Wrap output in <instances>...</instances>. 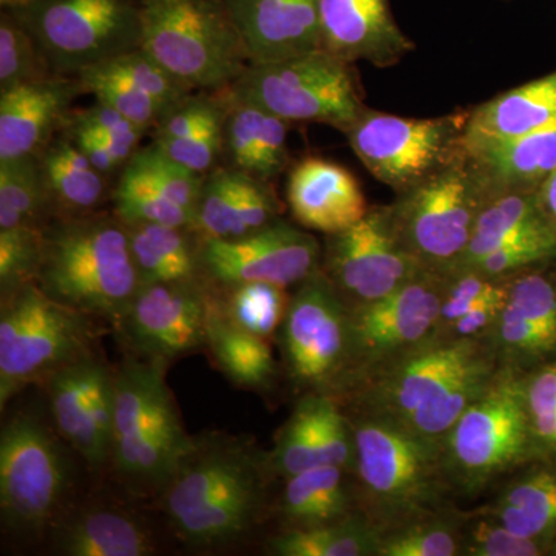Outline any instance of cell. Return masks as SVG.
I'll return each instance as SVG.
<instances>
[{"label":"cell","mask_w":556,"mask_h":556,"mask_svg":"<svg viewBox=\"0 0 556 556\" xmlns=\"http://www.w3.org/2000/svg\"><path fill=\"white\" fill-rule=\"evenodd\" d=\"M526 241H556V229L541 211L535 192L493 197L482 207L470 243L452 269L467 268L490 252Z\"/></svg>","instance_id":"cell-30"},{"label":"cell","mask_w":556,"mask_h":556,"mask_svg":"<svg viewBox=\"0 0 556 556\" xmlns=\"http://www.w3.org/2000/svg\"><path fill=\"white\" fill-rule=\"evenodd\" d=\"M493 340L503 367L515 371L556 361V258L510 276Z\"/></svg>","instance_id":"cell-19"},{"label":"cell","mask_w":556,"mask_h":556,"mask_svg":"<svg viewBox=\"0 0 556 556\" xmlns=\"http://www.w3.org/2000/svg\"><path fill=\"white\" fill-rule=\"evenodd\" d=\"M65 126L68 127L67 137L78 146L80 152L90 161L91 166L101 172L104 177L121 167L118 161L113 159L104 142L93 131L84 129V127L73 126V124H65Z\"/></svg>","instance_id":"cell-51"},{"label":"cell","mask_w":556,"mask_h":556,"mask_svg":"<svg viewBox=\"0 0 556 556\" xmlns=\"http://www.w3.org/2000/svg\"><path fill=\"white\" fill-rule=\"evenodd\" d=\"M503 369L493 336H433L338 401L350 415L376 417L441 442Z\"/></svg>","instance_id":"cell-1"},{"label":"cell","mask_w":556,"mask_h":556,"mask_svg":"<svg viewBox=\"0 0 556 556\" xmlns=\"http://www.w3.org/2000/svg\"><path fill=\"white\" fill-rule=\"evenodd\" d=\"M141 49L190 90H223L251 65L225 0H141Z\"/></svg>","instance_id":"cell-5"},{"label":"cell","mask_w":556,"mask_h":556,"mask_svg":"<svg viewBox=\"0 0 556 556\" xmlns=\"http://www.w3.org/2000/svg\"><path fill=\"white\" fill-rule=\"evenodd\" d=\"M129 230L131 255L141 285L192 283L204 276L201 241L193 243V229L137 223Z\"/></svg>","instance_id":"cell-31"},{"label":"cell","mask_w":556,"mask_h":556,"mask_svg":"<svg viewBox=\"0 0 556 556\" xmlns=\"http://www.w3.org/2000/svg\"><path fill=\"white\" fill-rule=\"evenodd\" d=\"M58 548L68 556H146L152 535L139 519L118 508L79 511L62 527Z\"/></svg>","instance_id":"cell-32"},{"label":"cell","mask_w":556,"mask_h":556,"mask_svg":"<svg viewBox=\"0 0 556 556\" xmlns=\"http://www.w3.org/2000/svg\"><path fill=\"white\" fill-rule=\"evenodd\" d=\"M321 50L348 62L391 67L415 50L390 0H317Z\"/></svg>","instance_id":"cell-20"},{"label":"cell","mask_w":556,"mask_h":556,"mask_svg":"<svg viewBox=\"0 0 556 556\" xmlns=\"http://www.w3.org/2000/svg\"><path fill=\"white\" fill-rule=\"evenodd\" d=\"M274 478L268 453L233 439L193 441L163 486L161 506L190 546H222L257 525Z\"/></svg>","instance_id":"cell-2"},{"label":"cell","mask_w":556,"mask_h":556,"mask_svg":"<svg viewBox=\"0 0 556 556\" xmlns=\"http://www.w3.org/2000/svg\"><path fill=\"white\" fill-rule=\"evenodd\" d=\"M489 201L466 150L388 204L402 247L427 269L450 270Z\"/></svg>","instance_id":"cell-10"},{"label":"cell","mask_w":556,"mask_h":556,"mask_svg":"<svg viewBox=\"0 0 556 556\" xmlns=\"http://www.w3.org/2000/svg\"><path fill=\"white\" fill-rule=\"evenodd\" d=\"M116 217L124 225L137 223H156V225L178 226L193 229L192 212L175 203L131 161L124 167L123 174L113 192Z\"/></svg>","instance_id":"cell-40"},{"label":"cell","mask_w":556,"mask_h":556,"mask_svg":"<svg viewBox=\"0 0 556 556\" xmlns=\"http://www.w3.org/2000/svg\"><path fill=\"white\" fill-rule=\"evenodd\" d=\"M283 324V367L300 393L336 397L350 356V311L321 269L295 287Z\"/></svg>","instance_id":"cell-14"},{"label":"cell","mask_w":556,"mask_h":556,"mask_svg":"<svg viewBox=\"0 0 556 556\" xmlns=\"http://www.w3.org/2000/svg\"><path fill=\"white\" fill-rule=\"evenodd\" d=\"M51 204L70 215L87 214L101 203L105 193L104 175L91 166L78 146L65 135L51 139L39 153Z\"/></svg>","instance_id":"cell-34"},{"label":"cell","mask_w":556,"mask_h":556,"mask_svg":"<svg viewBox=\"0 0 556 556\" xmlns=\"http://www.w3.org/2000/svg\"><path fill=\"white\" fill-rule=\"evenodd\" d=\"M551 556H556V541L554 543V546H552Z\"/></svg>","instance_id":"cell-54"},{"label":"cell","mask_w":556,"mask_h":556,"mask_svg":"<svg viewBox=\"0 0 556 556\" xmlns=\"http://www.w3.org/2000/svg\"><path fill=\"white\" fill-rule=\"evenodd\" d=\"M166 362L130 361L115 375L112 463L142 486L163 489L195 439L179 422L164 380Z\"/></svg>","instance_id":"cell-7"},{"label":"cell","mask_w":556,"mask_h":556,"mask_svg":"<svg viewBox=\"0 0 556 556\" xmlns=\"http://www.w3.org/2000/svg\"><path fill=\"white\" fill-rule=\"evenodd\" d=\"M287 201L302 228L331 236L356 225L368 203L357 178L342 164L306 156L289 170Z\"/></svg>","instance_id":"cell-21"},{"label":"cell","mask_w":556,"mask_h":556,"mask_svg":"<svg viewBox=\"0 0 556 556\" xmlns=\"http://www.w3.org/2000/svg\"><path fill=\"white\" fill-rule=\"evenodd\" d=\"M36 283L68 308L118 324L141 287L127 226L118 217L78 214L42 228Z\"/></svg>","instance_id":"cell-3"},{"label":"cell","mask_w":556,"mask_h":556,"mask_svg":"<svg viewBox=\"0 0 556 556\" xmlns=\"http://www.w3.org/2000/svg\"><path fill=\"white\" fill-rule=\"evenodd\" d=\"M251 64H269L321 50L317 0H225Z\"/></svg>","instance_id":"cell-22"},{"label":"cell","mask_w":556,"mask_h":556,"mask_svg":"<svg viewBox=\"0 0 556 556\" xmlns=\"http://www.w3.org/2000/svg\"><path fill=\"white\" fill-rule=\"evenodd\" d=\"M83 91L78 78L31 80L0 93V161L39 155Z\"/></svg>","instance_id":"cell-23"},{"label":"cell","mask_w":556,"mask_h":556,"mask_svg":"<svg viewBox=\"0 0 556 556\" xmlns=\"http://www.w3.org/2000/svg\"><path fill=\"white\" fill-rule=\"evenodd\" d=\"M214 303L201 280L141 285L116 327L139 357L167 364L206 346Z\"/></svg>","instance_id":"cell-18"},{"label":"cell","mask_w":556,"mask_h":556,"mask_svg":"<svg viewBox=\"0 0 556 556\" xmlns=\"http://www.w3.org/2000/svg\"><path fill=\"white\" fill-rule=\"evenodd\" d=\"M226 102L222 98L207 94H188L181 101L175 102L156 121L153 141H166L189 137L206 127L225 123Z\"/></svg>","instance_id":"cell-48"},{"label":"cell","mask_w":556,"mask_h":556,"mask_svg":"<svg viewBox=\"0 0 556 556\" xmlns=\"http://www.w3.org/2000/svg\"><path fill=\"white\" fill-rule=\"evenodd\" d=\"M466 511L452 504L382 530L376 556H460Z\"/></svg>","instance_id":"cell-36"},{"label":"cell","mask_w":556,"mask_h":556,"mask_svg":"<svg viewBox=\"0 0 556 556\" xmlns=\"http://www.w3.org/2000/svg\"><path fill=\"white\" fill-rule=\"evenodd\" d=\"M3 7L9 9H16V7L25 5V3L31 2V0H0Z\"/></svg>","instance_id":"cell-53"},{"label":"cell","mask_w":556,"mask_h":556,"mask_svg":"<svg viewBox=\"0 0 556 556\" xmlns=\"http://www.w3.org/2000/svg\"><path fill=\"white\" fill-rule=\"evenodd\" d=\"M441 447L457 501L490 495L504 478L536 459L521 372L504 367L495 383L450 428Z\"/></svg>","instance_id":"cell-6"},{"label":"cell","mask_w":556,"mask_h":556,"mask_svg":"<svg viewBox=\"0 0 556 556\" xmlns=\"http://www.w3.org/2000/svg\"><path fill=\"white\" fill-rule=\"evenodd\" d=\"M129 161L144 172L170 200L188 208L195 217L204 175L197 174L172 160L153 142L148 148L138 149Z\"/></svg>","instance_id":"cell-46"},{"label":"cell","mask_w":556,"mask_h":556,"mask_svg":"<svg viewBox=\"0 0 556 556\" xmlns=\"http://www.w3.org/2000/svg\"><path fill=\"white\" fill-rule=\"evenodd\" d=\"M321 252L313 233L283 218L240 239H201L204 276L223 287L249 281L299 287L320 269Z\"/></svg>","instance_id":"cell-17"},{"label":"cell","mask_w":556,"mask_h":556,"mask_svg":"<svg viewBox=\"0 0 556 556\" xmlns=\"http://www.w3.org/2000/svg\"><path fill=\"white\" fill-rule=\"evenodd\" d=\"M555 118L556 70L468 110L463 148L466 152H477L504 144L541 129Z\"/></svg>","instance_id":"cell-25"},{"label":"cell","mask_w":556,"mask_h":556,"mask_svg":"<svg viewBox=\"0 0 556 556\" xmlns=\"http://www.w3.org/2000/svg\"><path fill=\"white\" fill-rule=\"evenodd\" d=\"M90 316L50 299L36 281L2 295L0 407L25 387L90 356Z\"/></svg>","instance_id":"cell-8"},{"label":"cell","mask_w":556,"mask_h":556,"mask_svg":"<svg viewBox=\"0 0 556 556\" xmlns=\"http://www.w3.org/2000/svg\"><path fill=\"white\" fill-rule=\"evenodd\" d=\"M466 153L486 199L535 192L556 169V118L525 137Z\"/></svg>","instance_id":"cell-29"},{"label":"cell","mask_w":556,"mask_h":556,"mask_svg":"<svg viewBox=\"0 0 556 556\" xmlns=\"http://www.w3.org/2000/svg\"><path fill=\"white\" fill-rule=\"evenodd\" d=\"M320 269L353 311L387 298L427 268L402 247L390 208L375 206L356 225L327 236Z\"/></svg>","instance_id":"cell-15"},{"label":"cell","mask_w":556,"mask_h":556,"mask_svg":"<svg viewBox=\"0 0 556 556\" xmlns=\"http://www.w3.org/2000/svg\"><path fill=\"white\" fill-rule=\"evenodd\" d=\"M467 113L419 119L368 108L345 135L365 169L399 193L464 152Z\"/></svg>","instance_id":"cell-13"},{"label":"cell","mask_w":556,"mask_h":556,"mask_svg":"<svg viewBox=\"0 0 556 556\" xmlns=\"http://www.w3.org/2000/svg\"><path fill=\"white\" fill-rule=\"evenodd\" d=\"M90 356L79 358L47 378L51 415L61 437L79 453L94 470L104 467L90 422L87 378Z\"/></svg>","instance_id":"cell-35"},{"label":"cell","mask_w":556,"mask_h":556,"mask_svg":"<svg viewBox=\"0 0 556 556\" xmlns=\"http://www.w3.org/2000/svg\"><path fill=\"white\" fill-rule=\"evenodd\" d=\"M378 527L362 511L332 525L305 530H278L266 543L276 556H376Z\"/></svg>","instance_id":"cell-37"},{"label":"cell","mask_w":556,"mask_h":556,"mask_svg":"<svg viewBox=\"0 0 556 556\" xmlns=\"http://www.w3.org/2000/svg\"><path fill=\"white\" fill-rule=\"evenodd\" d=\"M40 254H42V228L21 226L0 229V288L2 295L22 285L36 281Z\"/></svg>","instance_id":"cell-47"},{"label":"cell","mask_w":556,"mask_h":556,"mask_svg":"<svg viewBox=\"0 0 556 556\" xmlns=\"http://www.w3.org/2000/svg\"><path fill=\"white\" fill-rule=\"evenodd\" d=\"M56 75L38 40L13 14L0 22V89Z\"/></svg>","instance_id":"cell-44"},{"label":"cell","mask_w":556,"mask_h":556,"mask_svg":"<svg viewBox=\"0 0 556 556\" xmlns=\"http://www.w3.org/2000/svg\"><path fill=\"white\" fill-rule=\"evenodd\" d=\"M521 391L538 457H556V361L521 372Z\"/></svg>","instance_id":"cell-45"},{"label":"cell","mask_w":556,"mask_h":556,"mask_svg":"<svg viewBox=\"0 0 556 556\" xmlns=\"http://www.w3.org/2000/svg\"><path fill=\"white\" fill-rule=\"evenodd\" d=\"M269 182L232 167L204 175L193 230L201 239H240L281 218Z\"/></svg>","instance_id":"cell-24"},{"label":"cell","mask_w":556,"mask_h":556,"mask_svg":"<svg viewBox=\"0 0 556 556\" xmlns=\"http://www.w3.org/2000/svg\"><path fill=\"white\" fill-rule=\"evenodd\" d=\"M49 204L39 155L0 161V229L38 226Z\"/></svg>","instance_id":"cell-39"},{"label":"cell","mask_w":556,"mask_h":556,"mask_svg":"<svg viewBox=\"0 0 556 556\" xmlns=\"http://www.w3.org/2000/svg\"><path fill=\"white\" fill-rule=\"evenodd\" d=\"M361 511L356 477L339 466H318L285 479L276 503L280 530H305Z\"/></svg>","instance_id":"cell-28"},{"label":"cell","mask_w":556,"mask_h":556,"mask_svg":"<svg viewBox=\"0 0 556 556\" xmlns=\"http://www.w3.org/2000/svg\"><path fill=\"white\" fill-rule=\"evenodd\" d=\"M325 394L300 396L287 422L278 430L268 464L274 477L287 479L300 471L325 466L321 459L320 413Z\"/></svg>","instance_id":"cell-38"},{"label":"cell","mask_w":556,"mask_h":556,"mask_svg":"<svg viewBox=\"0 0 556 556\" xmlns=\"http://www.w3.org/2000/svg\"><path fill=\"white\" fill-rule=\"evenodd\" d=\"M226 91L288 123L328 124L343 134L368 109L353 62L325 50L251 64Z\"/></svg>","instance_id":"cell-9"},{"label":"cell","mask_w":556,"mask_h":556,"mask_svg":"<svg viewBox=\"0 0 556 556\" xmlns=\"http://www.w3.org/2000/svg\"><path fill=\"white\" fill-rule=\"evenodd\" d=\"M10 10L56 75L76 76L141 47L139 7L129 0H31Z\"/></svg>","instance_id":"cell-11"},{"label":"cell","mask_w":556,"mask_h":556,"mask_svg":"<svg viewBox=\"0 0 556 556\" xmlns=\"http://www.w3.org/2000/svg\"><path fill=\"white\" fill-rule=\"evenodd\" d=\"M223 90V134L229 167L266 182L280 177L289 167L288 121L258 105L236 100Z\"/></svg>","instance_id":"cell-27"},{"label":"cell","mask_w":556,"mask_h":556,"mask_svg":"<svg viewBox=\"0 0 556 556\" xmlns=\"http://www.w3.org/2000/svg\"><path fill=\"white\" fill-rule=\"evenodd\" d=\"M460 556H551V544L518 535L475 507L466 511Z\"/></svg>","instance_id":"cell-43"},{"label":"cell","mask_w":556,"mask_h":556,"mask_svg":"<svg viewBox=\"0 0 556 556\" xmlns=\"http://www.w3.org/2000/svg\"><path fill=\"white\" fill-rule=\"evenodd\" d=\"M226 288L228 299L225 305H219V309L233 325L263 339H268L280 329L291 302L287 288L262 281Z\"/></svg>","instance_id":"cell-41"},{"label":"cell","mask_w":556,"mask_h":556,"mask_svg":"<svg viewBox=\"0 0 556 556\" xmlns=\"http://www.w3.org/2000/svg\"><path fill=\"white\" fill-rule=\"evenodd\" d=\"M447 270L424 269L387 298L350 311V356L340 399L437 332Z\"/></svg>","instance_id":"cell-12"},{"label":"cell","mask_w":556,"mask_h":556,"mask_svg":"<svg viewBox=\"0 0 556 556\" xmlns=\"http://www.w3.org/2000/svg\"><path fill=\"white\" fill-rule=\"evenodd\" d=\"M65 456L36 417H11L0 433V511L3 526L36 532L53 517L67 484Z\"/></svg>","instance_id":"cell-16"},{"label":"cell","mask_w":556,"mask_h":556,"mask_svg":"<svg viewBox=\"0 0 556 556\" xmlns=\"http://www.w3.org/2000/svg\"><path fill=\"white\" fill-rule=\"evenodd\" d=\"M76 78L83 91H89L98 102L118 110L141 129L148 130L155 126L163 115L164 108L159 101L138 89L131 80L105 62L83 70Z\"/></svg>","instance_id":"cell-42"},{"label":"cell","mask_w":556,"mask_h":556,"mask_svg":"<svg viewBox=\"0 0 556 556\" xmlns=\"http://www.w3.org/2000/svg\"><path fill=\"white\" fill-rule=\"evenodd\" d=\"M206 346L236 386L263 393L276 386L278 365L266 339L233 325L217 303L208 316Z\"/></svg>","instance_id":"cell-33"},{"label":"cell","mask_w":556,"mask_h":556,"mask_svg":"<svg viewBox=\"0 0 556 556\" xmlns=\"http://www.w3.org/2000/svg\"><path fill=\"white\" fill-rule=\"evenodd\" d=\"M105 64L118 70L121 75L131 80L138 89L146 91L153 100L159 101L164 110L192 93V90L174 78L166 68L161 67L159 62L149 56L141 47L113 58Z\"/></svg>","instance_id":"cell-49"},{"label":"cell","mask_w":556,"mask_h":556,"mask_svg":"<svg viewBox=\"0 0 556 556\" xmlns=\"http://www.w3.org/2000/svg\"><path fill=\"white\" fill-rule=\"evenodd\" d=\"M223 126L206 127V129L189 135V137L166 139V141H153L172 160L189 167L190 170L200 175H206L214 170L219 155L225 153V134Z\"/></svg>","instance_id":"cell-50"},{"label":"cell","mask_w":556,"mask_h":556,"mask_svg":"<svg viewBox=\"0 0 556 556\" xmlns=\"http://www.w3.org/2000/svg\"><path fill=\"white\" fill-rule=\"evenodd\" d=\"M535 195L541 211L556 229V169L535 190Z\"/></svg>","instance_id":"cell-52"},{"label":"cell","mask_w":556,"mask_h":556,"mask_svg":"<svg viewBox=\"0 0 556 556\" xmlns=\"http://www.w3.org/2000/svg\"><path fill=\"white\" fill-rule=\"evenodd\" d=\"M511 532L554 546L556 541V457H536L508 475L478 506Z\"/></svg>","instance_id":"cell-26"},{"label":"cell","mask_w":556,"mask_h":556,"mask_svg":"<svg viewBox=\"0 0 556 556\" xmlns=\"http://www.w3.org/2000/svg\"><path fill=\"white\" fill-rule=\"evenodd\" d=\"M346 415L356 438L358 507L379 532L459 504L445 470L441 442L376 417Z\"/></svg>","instance_id":"cell-4"}]
</instances>
